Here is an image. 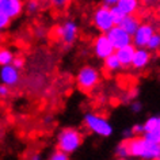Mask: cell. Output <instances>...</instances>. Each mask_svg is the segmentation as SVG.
Here are the masks:
<instances>
[{
  "label": "cell",
  "mask_w": 160,
  "mask_h": 160,
  "mask_svg": "<svg viewBox=\"0 0 160 160\" xmlns=\"http://www.w3.org/2000/svg\"><path fill=\"white\" fill-rule=\"evenodd\" d=\"M115 155H117V158H121V159H129V151H128L126 140H122L117 145V148H115Z\"/></svg>",
  "instance_id": "cell-22"
},
{
  "label": "cell",
  "mask_w": 160,
  "mask_h": 160,
  "mask_svg": "<svg viewBox=\"0 0 160 160\" xmlns=\"http://www.w3.org/2000/svg\"><path fill=\"white\" fill-rule=\"evenodd\" d=\"M155 31V26L151 25V23H140L137 30L132 35V45L134 48H145Z\"/></svg>",
  "instance_id": "cell-7"
},
{
  "label": "cell",
  "mask_w": 160,
  "mask_h": 160,
  "mask_svg": "<svg viewBox=\"0 0 160 160\" xmlns=\"http://www.w3.org/2000/svg\"><path fill=\"white\" fill-rule=\"evenodd\" d=\"M140 4V0H118L115 6L123 15H134L137 14Z\"/></svg>",
  "instance_id": "cell-15"
},
{
  "label": "cell",
  "mask_w": 160,
  "mask_h": 160,
  "mask_svg": "<svg viewBox=\"0 0 160 160\" xmlns=\"http://www.w3.org/2000/svg\"><path fill=\"white\" fill-rule=\"evenodd\" d=\"M145 48L151 52V53H153V52H159L160 50V33L155 31V33L152 34V37L149 38V41H148Z\"/></svg>",
  "instance_id": "cell-19"
},
{
  "label": "cell",
  "mask_w": 160,
  "mask_h": 160,
  "mask_svg": "<svg viewBox=\"0 0 160 160\" xmlns=\"http://www.w3.org/2000/svg\"><path fill=\"white\" fill-rule=\"evenodd\" d=\"M109 38V41L111 42V45L114 46V49H119V48L128 46L132 43V35L128 34L122 27H119L118 25H114L111 29L105 33Z\"/></svg>",
  "instance_id": "cell-8"
},
{
  "label": "cell",
  "mask_w": 160,
  "mask_h": 160,
  "mask_svg": "<svg viewBox=\"0 0 160 160\" xmlns=\"http://www.w3.org/2000/svg\"><path fill=\"white\" fill-rule=\"evenodd\" d=\"M142 129H144V133L151 130H160V115H153V117L148 118L142 123Z\"/></svg>",
  "instance_id": "cell-17"
},
{
  "label": "cell",
  "mask_w": 160,
  "mask_h": 160,
  "mask_svg": "<svg viewBox=\"0 0 160 160\" xmlns=\"http://www.w3.org/2000/svg\"><path fill=\"white\" fill-rule=\"evenodd\" d=\"M156 160H160V156H159V158H158V159H156Z\"/></svg>",
  "instance_id": "cell-38"
},
{
  "label": "cell",
  "mask_w": 160,
  "mask_h": 160,
  "mask_svg": "<svg viewBox=\"0 0 160 160\" xmlns=\"http://www.w3.org/2000/svg\"><path fill=\"white\" fill-rule=\"evenodd\" d=\"M129 106H130L132 113H134V114H137V113H140V111L142 110V105H141V102H138V101L130 102V103H129Z\"/></svg>",
  "instance_id": "cell-26"
},
{
  "label": "cell",
  "mask_w": 160,
  "mask_h": 160,
  "mask_svg": "<svg viewBox=\"0 0 160 160\" xmlns=\"http://www.w3.org/2000/svg\"><path fill=\"white\" fill-rule=\"evenodd\" d=\"M29 160H42V156H41V153H38V152H34V153L30 155Z\"/></svg>",
  "instance_id": "cell-31"
},
{
  "label": "cell",
  "mask_w": 160,
  "mask_h": 160,
  "mask_svg": "<svg viewBox=\"0 0 160 160\" xmlns=\"http://www.w3.org/2000/svg\"><path fill=\"white\" fill-rule=\"evenodd\" d=\"M11 64H12L17 69L21 71L22 68L25 67V60H23L22 57H14V60H12V62H11Z\"/></svg>",
  "instance_id": "cell-28"
},
{
  "label": "cell",
  "mask_w": 160,
  "mask_h": 160,
  "mask_svg": "<svg viewBox=\"0 0 160 160\" xmlns=\"http://www.w3.org/2000/svg\"><path fill=\"white\" fill-rule=\"evenodd\" d=\"M140 23H141L140 18L134 14V15H125V17L121 19V22L118 23V26L122 27V29L125 30L128 34L133 35L134 31L137 30V27L140 26Z\"/></svg>",
  "instance_id": "cell-14"
},
{
  "label": "cell",
  "mask_w": 160,
  "mask_h": 160,
  "mask_svg": "<svg viewBox=\"0 0 160 160\" xmlns=\"http://www.w3.org/2000/svg\"><path fill=\"white\" fill-rule=\"evenodd\" d=\"M101 83V73L95 67L84 65L76 75V84L83 92H90L95 90Z\"/></svg>",
  "instance_id": "cell-3"
},
{
  "label": "cell",
  "mask_w": 160,
  "mask_h": 160,
  "mask_svg": "<svg viewBox=\"0 0 160 160\" xmlns=\"http://www.w3.org/2000/svg\"><path fill=\"white\" fill-rule=\"evenodd\" d=\"M2 2H3V0H0V3H2Z\"/></svg>",
  "instance_id": "cell-39"
},
{
  "label": "cell",
  "mask_w": 160,
  "mask_h": 160,
  "mask_svg": "<svg viewBox=\"0 0 160 160\" xmlns=\"http://www.w3.org/2000/svg\"><path fill=\"white\" fill-rule=\"evenodd\" d=\"M158 12L160 14V3H159V6H158Z\"/></svg>",
  "instance_id": "cell-34"
},
{
  "label": "cell",
  "mask_w": 160,
  "mask_h": 160,
  "mask_svg": "<svg viewBox=\"0 0 160 160\" xmlns=\"http://www.w3.org/2000/svg\"><path fill=\"white\" fill-rule=\"evenodd\" d=\"M117 160H128V159H121V158H117Z\"/></svg>",
  "instance_id": "cell-35"
},
{
  "label": "cell",
  "mask_w": 160,
  "mask_h": 160,
  "mask_svg": "<svg viewBox=\"0 0 160 160\" xmlns=\"http://www.w3.org/2000/svg\"><path fill=\"white\" fill-rule=\"evenodd\" d=\"M0 10L6 12L11 19H14L23 12L25 3H23V0H3L0 3Z\"/></svg>",
  "instance_id": "cell-12"
},
{
  "label": "cell",
  "mask_w": 160,
  "mask_h": 160,
  "mask_svg": "<svg viewBox=\"0 0 160 160\" xmlns=\"http://www.w3.org/2000/svg\"><path fill=\"white\" fill-rule=\"evenodd\" d=\"M25 10L27 14H37L41 10V2L39 0H27L25 3Z\"/></svg>",
  "instance_id": "cell-21"
},
{
  "label": "cell",
  "mask_w": 160,
  "mask_h": 160,
  "mask_svg": "<svg viewBox=\"0 0 160 160\" xmlns=\"http://www.w3.org/2000/svg\"><path fill=\"white\" fill-rule=\"evenodd\" d=\"M122 136H123V140H128V138H130L133 134H132V130H130V129H126L125 132H123Z\"/></svg>",
  "instance_id": "cell-33"
},
{
  "label": "cell",
  "mask_w": 160,
  "mask_h": 160,
  "mask_svg": "<svg viewBox=\"0 0 160 160\" xmlns=\"http://www.w3.org/2000/svg\"><path fill=\"white\" fill-rule=\"evenodd\" d=\"M0 41H2V31H0Z\"/></svg>",
  "instance_id": "cell-36"
},
{
  "label": "cell",
  "mask_w": 160,
  "mask_h": 160,
  "mask_svg": "<svg viewBox=\"0 0 160 160\" xmlns=\"http://www.w3.org/2000/svg\"><path fill=\"white\" fill-rule=\"evenodd\" d=\"M155 2L156 0H140V3H141V4H144V6H152V4H155Z\"/></svg>",
  "instance_id": "cell-32"
},
{
  "label": "cell",
  "mask_w": 160,
  "mask_h": 160,
  "mask_svg": "<svg viewBox=\"0 0 160 160\" xmlns=\"http://www.w3.org/2000/svg\"><path fill=\"white\" fill-rule=\"evenodd\" d=\"M83 144V134L73 128H65L57 136V149L71 155Z\"/></svg>",
  "instance_id": "cell-2"
},
{
  "label": "cell",
  "mask_w": 160,
  "mask_h": 160,
  "mask_svg": "<svg viewBox=\"0 0 160 160\" xmlns=\"http://www.w3.org/2000/svg\"><path fill=\"white\" fill-rule=\"evenodd\" d=\"M103 68H105V71H107V72H118L119 69H122L121 62H119V60L117 58L115 53L107 56V57L103 60Z\"/></svg>",
  "instance_id": "cell-16"
},
{
  "label": "cell",
  "mask_w": 160,
  "mask_h": 160,
  "mask_svg": "<svg viewBox=\"0 0 160 160\" xmlns=\"http://www.w3.org/2000/svg\"><path fill=\"white\" fill-rule=\"evenodd\" d=\"M134 50L136 48L132 45H128V46H123V48H119V49H115V56L121 62V67L122 68H130V64H132V58H133V54H134Z\"/></svg>",
  "instance_id": "cell-13"
},
{
  "label": "cell",
  "mask_w": 160,
  "mask_h": 160,
  "mask_svg": "<svg viewBox=\"0 0 160 160\" xmlns=\"http://www.w3.org/2000/svg\"><path fill=\"white\" fill-rule=\"evenodd\" d=\"M151 58H152V54L147 48H136L133 58H132L130 68H133L136 71L145 69V68L149 65Z\"/></svg>",
  "instance_id": "cell-11"
},
{
  "label": "cell",
  "mask_w": 160,
  "mask_h": 160,
  "mask_svg": "<svg viewBox=\"0 0 160 160\" xmlns=\"http://www.w3.org/2000/svg\"><path fill=\"white\" fill-rule=\"evenodd\" d=\"M10 95V87L6 84H0V98H7Z\"/></svg>",
  "instance_id": "cell-29"
},
{
  "label": "cell",
  "mask_w": 160,
  "mask_h": 160,
  "mask_svg": "<svg viewBox=\"0 0 160 160\" xmlns=\"http://www.w3.org/2000/svg\"><path fill=\"white\" fill-rule=\"evenodd\" d=\"M14 57H15V54L11 49H8V48H0V67L11 64Z\"/></svg>",
  "instance_id": "cell-18"
},
{
  "label": "cell",
  "mask_w": 160,
  "mask_h": 160,
  "mask_svg": "<svg viewBox=\"0 0 160 160\" xmlns=\"http://www.w3.org/2000/svg\"><path fill=\"white\" fill-rule=\"evenodd\" d=\"M72 0H49V4L53 7L54 10H58V11H62L65 10L68 6L71 4Z\"/></svg>",
  "instance_id": "cell-23"
},
{
  "label": "cell",
  "mask_w": 160,
  "mask_h": 160,
  "mask_svg": "<svg viewBox=\"0 0 160 160\" xmlns=\"http://www.w3.org/2000/svg\"><path fill=\"white\" fill-rule=\"evenodd\" d=\"M19 82H21V72L12 64L0 67V83L2 84H6L11 88V87L18 86Z\"/></svg>",
  "instance_id": "cell-10"
},
{
  "label": "cell",
  "mask_w": 160,
  "mask_h": 160,
  "mask_svg": "<svg viewBox=\"0 0 160 160\" xmlns=\"http://www.w3.org/2000/svg\"><path fill=\"white\" fill-rule=\"evenodd\" d=\"M129 158L141 160H156L160 156V144L147 140L144 136H132L126 140Z\"/></svg>",
  "instance_id": "cell-1"
},
{
  "label": "cell",
  "mask_w": 160,
  "mask_h": 160,
  "mask_svg": "<svg viewBox=\"0 0 160 160\" xmlns=\"http://www.w3.org/2000/svg\"><path fill=\"white\" fill-rule=\"evenodd\" d=\"M49 160H69V155L65 153V152H62V151H54L53 153L50 155V159Z\"/></svg>",
  "instance_id": "cell-25"
},
{
  "label": "cell",
  "mask_w": 160,
  "mask_h": 160,
  "mask_svg": "<svg viewBox=\"0 0 160 160\" xmlns=\"http://www.w3.org/2000/svg\"><path fill=\"white\" fill-rule=\"evenodd\" d=\"M128 160H137V159H128Z\"/></svg>",
  "instance_id": "cell-37"
},
{
  "label": "cell",
  "mask_w": 160,
  "mask_h": 160,
  "mask_svg": "<svg viewBox=\"0 0 160 160\" xmlns=\"http://www.w3.org/2000/svg\"><path fill=\"white\" fill-rule=\"evenodd\" d=\"M92 50H94V54L101 60H105L107 56L113 54L115 52L114 46L111 45V42L109 41V38H107V35L105 33H101L94 39Z\"/></svg>",
  "instance_id": "cell-9"
},
{
  "label": "cell",
  "mask_w": 160,
  "mask_h": 160,
  "mask_svg": "<svg viewBox=\"0 0 160 160\" xmlns=\"http://www.w3.org/2000/svg\"><path fill=\"white\" fill-rule=\"evenodd\" d=\"M84 125L91 133L101 137H110L114 132L109 119L95 113H87L84 115Z\"/></svg>",
  "instance_id": "cell-5"
},
{
  "label": "cell",
  "mask_w": 160,
  "mask_h": 160,
  "mask_svg": "<svg viewBox=\"0 0 160 160\" xmlns=\"http://www.w3.org/2000/svg\"><path fill=\"white\" fill-rule=\"evenodd\" d=\"M92 25L95 26V29L99 30L101 33H107V31L115 25L114 19L111 17L110 7H106V6L102 4L94 11Z\"/></svg>",
  "instance_id": "cell-6"
},
{
  "label": "cell",
  "mask_w": 160,
  "mask_h": 160,
  "mask_svg": "<svg viewBox=\"0 0 160 160\" xmlns=\"http://www.w3.org/2000/svg\"><path fill=\"white\" fill-rule=\"evenodd\" d=\"M102 4L103 6H106V7H113V6H115L118 3V0H102Z\"/></svg>",
  "instance_id": "cell-30"
},
{
  "label": "cell",
  "mask_w": 160,
  "mask_h": 160,
  "mask_svg": "<svg viewBox=\"0 0 160 160\" xmlns=\"http://www.w3.org/2000/svg\"><path fill=\"white\" fill-rule=\"evenodd\" d=\"M11 21H12V19H11L6 12H3V11L0 10V31L6 30L7 27L11 25Z\"/></svg>",
  "instance_id": "cell-24"
},
{
  "label": "cell",
  "mask_w": 160,
  "mask_h": 160,
  "mask_svg": "<svg viewBox=\"0 0 160 160\" xmlns=\"http://www.w3.org/2000/svg\"><path fill=\"white\" fill-rule=\"evenodd\" d=\"M78 34H79V27L73 21H65L53 29L54 38L58 42H61L65 49H69L73 45L75 41L78 39Z\"/></svg>",
  "instance_id": "cell-4"
},
{
  "label": "cell",
  "mask_w": 160,
  "mask_h": 160,
  "mask_svg": "<svg viewBox=\"0 0 160 160\" xmlns=\"http://www.w3.org/2000/svg\"><path fill=\"white\" fill-rule=\"evenodd\" d=\"M130 130H132V134L133 136H141L144 133L142 123H136V125H133L130 128Z\"/></svg>",
  "instance_id": "cell-27"
},
{
  "label": "cell",
  "mask_w": 160,
  "mask_h": 160,
  "mask_svg": "<svg viewBox=\"0 0 160 160\" xmlns=\"http://www.w3.org/2000/svg\"><path fill=\"white\" fill-rule=\"evenodd\" d=\"M137 97H138V88H136V87H132V88H129L125 94L122 95L121 101H122V103H128V105H129L130 102L136 101Z\"/></svg>",
  "instance_id": "cell-20"
}]
</instances>
